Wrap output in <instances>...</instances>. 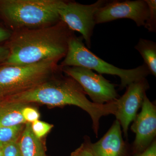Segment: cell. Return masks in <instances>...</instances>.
<instances>
[{"label": "cell", "mask_w": 156, "mask_h": 156, "mask_svg": "<svg viewBox=\"0 0 156 156\" xmlns=\"http://www.w3.org/2000/svg\"><path fill=\"white\" fill-rule=\"evenodd\" d=\"M141 112L137 115L131 126L136 134L132 145L133 155L142 152L156 139V107L144 95Z\"/></svg>", "instance_id": "cell-10"}, {"label": "cell", "mask_w": 156, "mask_h": 156, "mask_svg": "<svg viewBox=\"0 0 156 156\" xmlns=\"http://www.w3.org/2000/svg\"><path fill=\"white\" fill-rule=\"evenodd\" d=\"M133 156H156V139L145 150L142 152L133 155Z\"/></svg>", "instance_id": "cell-21"}, {"label": "cell", "mask_w": 156, "mask_h": 156, "mask_svg": "<svg viewBox=\"0 0 156 156\" xmlns=\"http://www.w3.org/2000/svg\"><path fill=\"white\" fill-rule=\"evenodd\" d=\"M91 148L95 156H127L129 145L123 139L121 126L116 119L98 141L91 143Z\"/></svg>", "instance_id": "cell-11"}, {"label": "cell", "mask_w": 156, "mask_h": 156, "mask_svg": "<svg viewBox=\"0 0 156 156\" xmlns=\"http://www.w3.org/2000/svg\"><path fill=\"white\" fill-rule=\"evenodd\" d=\"M28 104L20 103L8 99L0 100V127L25 124L21 114L22 109Z\"/></svg>", "instance_id": "cell-12"}, {"label": "cell", "mask_w": 156, "mask_h": 156, "mask_svg": "<svg viewBox=\"0 0 156 156\" xmlns=\"http://www.w3.org/2000/svg\"><path fill=\"white\" fill-rule=\"evenodd\" d=\"M56 59L27 65L0 67V98L10 97L37 87L62 71Z\"/></svg>", "instance_id": "cell-5"}, {"label": "cell", "mask_w": 156, "mask_h": 156, "mask_svg": "<svg viewBox=\"0 0 156 156\" xmlns=\"http://www.w3.org/2000/svg\"><path fill=\"white\" fill-rule=\"evenodd\" d=\"M4 98L28 104H41L52 107H78L91 117L92 129L97 137L101 118L115 115L116 111V101L104 105L93 103L87 98L80 85L69 76L57 77L55 75L33 89Z\"/></svg>", "instance_id": "cell-2"}, {"label": "cell", "mask_w": 156, "mask_h": 156, "mask_svg": "<svg viewBox=\"0 0 156 156\" xmlns=\"http://www.w3.org/2000/svg\"><path fill=\"white\" fill-rule=\"evenodd\" d=\"M107 2L105 0H98L94 4L86 5L62 0L58 13L60 20L71 30L82 34L87 47L90 49L91 38L96 25L94 18L95 13Z\"/></svg>", "instance_id": "cell-6"}, {"label": "cell", "mask_w": 156, "mask_h": 156, "mask_svg": "<svg viewBox=\"0 0 156 156\" xmlns=\"http://www.w3.org/2000/svg\"><path fill=\"white\" fill-rule=\"evenodd\" d=\"M144 62L150 73L156 76V43L155 42L140 38L134 47Z\"/></svg>", "instance_id": "cell-14"}, {"label": "cell", "mask_w": 156, "mask_h": 156, "mask_svg": "<svg viewBox=\"0 0 156 156\" xmlns=\"http://www.w3.org/2000/svg\"><path fill=\"white\" fill-rule=\"evenodd\" d=\"M13 32L9 29L3 28L0 26V43L7 42L10 38Z\"/></svg>", "instance_id": "cell-22"}, {"label": "cell", "mask_w": 156, "mask_h": 156, "mask_svg": "<svg viewBox=\"0 0 156 156\" xmlns=\"http://www.w3.org/2000/svg\"><path fill=\"white\" fill-rule=\"evenodd\" d=\"M83 37L73 34L68 41L67 53L59 66H78L94 70L100 74L117 76L121 79V89L142 78H146L150 72L145 64L132 69H126L116 67L99 58L84 45Z\"/></svg>", "instance_id": "cell-4"}, {"label": "cell", "mask_w": 156, "mask_h": 156, "mask_svg": "<svg viewBox=\"0 0 156 156\" xmlns=\"http://www.w3.org/2000/svg\"><path fill=\"white\" fill-rule=\"evenodd\" d=\"M61 68L62 72L80 85L93 103L104 105L118 99L119 95L115 85L111 83L101 74H98L87 68L78 66Z\"/></svg>", "instance_id": "cell-7"}, {"label": "cell", "mask_w": 156, "mask_h": 156, "mask_svg": "<svg viewBox=\"0 0 156 156\" xmlns=\"http://www.w3.org/2000/svg\"><path fill=\"white\" fill-rule=\"evenodd\" d=\"M84 139V142L71 154L70 156H95L91 148L90 137L86 136Z\"/></svg>", "instance_id": "cell-18"}, {"label": "cell", "mask_w": 156, "mask_h": 156, "mask_svg": "<svg viewBox=\"0 0 156 156\" xmlns=\"http://www.w3.org/2000/svg\"><path fill=\"white\" fill-rule=\"evenodd\" d=\"M18 144L22 156H47L41 139L35 136L32 131L31 123L25 124Z\"/></svg>", "instance_id": "cell-13"}, {"label": "cell", "mask_w": 156, "mask_h": 156, "mask_svg": "<svg viewBox=\"0 0 156 156\" xmlns=\"http://www.w3.org/2000/svg\"><path fill=\"white\" fill-rule=\"evenodd\" d=\"M53 127L52 124L40 120L31 123V128L33 133L35 136L41 139L49 133Z\"/></svg>", "instance_id": "cell-16"}, {"label": "cell", "mask_w": 156, "mask_h": 156, "mask_svg": "<svg viewBox=\"0 0 156 156\" xmlns=\"http://www.w3.org/2000/svg\"><path fill=\"white\" fill-rule=\"evenodd\" d=\"M127 87L125 94L116 101V111L115 115L126 138L129 126L136 118L150 87L147 80L144 78L130 84Z\"/></svg>", "instance_id": "cell-9"}, {"label": "cell", "mask_w": 156, "mask_h": 156, "mask_svg": "<svg viewBox=\"0 0 156 156\" xmlns=\"http://www.w3.org/2000/svg\"><path fill=\"white\" fill-rule=\"evenodd\" d=\"M148 7V18L144 27L149 31L156 32V0H145Z\"/></svg>", "instance_id": "cell-17"}, {"label": "cell", "mask_w": 156, "mask_h": 156, "mask_svg": "<svg viewBox=\"0 0 156 156\" xmlns=\"http://www.w3.org/2000/svg\"><path fill=\"white\" fill-rule=\"evenodd\" d=\"M62 0H0V17L12 32L48 27L60 21Z\"/></svg>", "instance_id": "cell-3"}, {"label": "cell", "mask_w": 156, "mask_h": 156, "mask_svg": "<svg viewBox=\"0 0 156 156\" xmlns=\"http://www.w3.org/2000/svg\"><path fill=\"white\" fill-rule=\"evenodd\" d=\"M25 124L0 127V147L10 143L18 141Z\"/></svg>", "instance_id": "cell-15"}, {"label": "cell", "mask_w": 156, "mask_h": 156, "mask_svg": "<svg viewBox=\"0 0 156 156\" xmlns=\"http://www.w3.org/2000/svg\"><path fill=\"white\" fill-rule=\"evenodd\" d=\"M1 99H2V98H0V100H1Z\"/></svg>", "instance_id": "cell-25"}, {"label": "cell", "mask_w": 156, "mask_h": 156, "mask_svg": "<svg viewBox=\"0 0 156 156\" xmlns=\"http://www.w3.org/2000/svg\"><path fill=\"white\" fill-rule=\"evenodd\" d=\"M1 148L3 156H22L18 141L8 144Z\"/></svg>", "instance_id": "cell-20"}, {"label": "cell", "mask_w": 156, "mask_h": 156, "mask_svg": "<svg viewBox=\"0 0 156 156\" xmlns=\"http://www.w3.org/2000/svg\"><path fill=\"white\" fill-rule=\"evenodd\" d=\"M9 54V49L5 46H0V62L3 63L7 60Z\"/></svg>", "instance_id": "cell-23"}, {"label": "cell", "mask_w": 156, "mask_h": 156, "mask_svg": "<svg viewBox=\"0 0 156 156\" xmlns=\"http://www.w3.org/2000/svg\"><path fill=\"white\" fill-rule=\"evenodd\" d=\"M21 114L27 123H32L39 120L40 118V114L38 110L30 106V104L27 105L22 109Z\"/></svg>", "instance_id": "cell-19"}, {"label": "cell", "mask_w": 156, "mask_h": 156, "mask_svg": "<svg viewBox=\"0 0 156 156\" xmlns=\"http://www.w3.org/2000/svg\"><path fill=\"white\" fill-rule=\"evenodd\" d=\"M0 156H3L2 151V149L1 147H0Z\"/></svg>", "instance_id": "cell-24"}, {"label": "cell", "mask_w": 156, "mask_h": 156, "mask_svg": "<svg viewBox=\"0 0 156 156\" xmlns=\"http://www.w3.org/2000/svg\"><path fill=\"white\" fill-rule=\"evenodd\" d=\"M148 7L145 0L107 2L95 13V24L105 23L127 18L132 20L138 27L144 26L148 18Z\"/></svg>", "instance_id": "cell-8"}, {"label": "cell", "mask_w": 156, "mask_h": 156, "mask_svg": "<svg viewBox=\"0 0 156 156\" xmlns=\"http://www.w3.org/2000/svg\"><path fill=\"white\" fill-rule=\"evenodd\" d=\"M73 34L63 21L48 27L13 32L5 47L9 54L4 65H27L49 59L61 60Z\"/></svg>", "instance_id": "cell-1"}]
</instances>
